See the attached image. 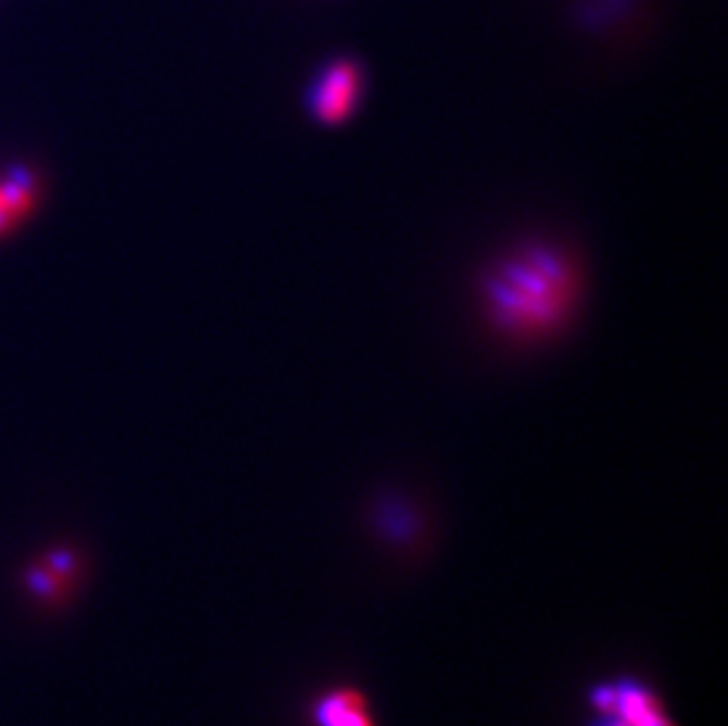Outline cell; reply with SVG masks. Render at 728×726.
Masks as SVG:
<instances>
[{"label": "cell", "mask_w": 728, "mask_h": 726, "mask_svg": "<svg viewBox=\"0 0 728 726\" xmlns=\"http://www.w3.org/2000/svg\"><path fill=\"white\" fill-rule=\"evenodd\" d=\"M578 298V274L562 250L524 246L488 272L486 314L510 338L538 340L566 324Z\"/></svg>", "instance_id": "obj_1"}, {"label": "cell", "mask_w": 728, "mask_h": 726, "mask_svg": "<svg viewBox=\"0 0 728 726\" xmlns=\"http://www.w3.org/2000/svg\"><path fill=\"white\" fill-rule=\"evenodd\" d=\"M590 703L599 715L592 726H675L657 696L637 679L597 684Z\"/></svg>", "instance_id": "obj_2"}, {"label": "cell", "mask_w": 728, "mask_h": 726, "mask_svg": "<svg viewBox=\"0 0 728 726\" xmlns=\"http://www.w3.org/2000/svg\"><path fill=\"white\" fill-rule=\"evenodd\" d=\"M361 78L363 76L354 62H330L316 76L310 97H306L312 116L324 125H340L349 116H354L363 88Z\"/></svg>", "instance_id": "obj_3"}, {"label": "cell", "mask_w": 728, "mask_h": 726, "mask_svg": "<svg viewBox=\"0 0 728 726\" xmlns=\"http://www.w3.org/2000/svg\"><path fill=\"white\" fill-rule=\"evenodd\" d=\"M316 726H375L368 698L356 689L340 687L321 696L314 705Z\"/></svg>", "instance_id": "obj_4"}, {"label": "cell", "mask_w": 728, "mask_h": 726, "mask_svg": "<svg viewBox=\"0 0 728 726\" xmlns=\"http://www.w3.org/2000/svg\"><path fill=\"white\" fill-rule=\"evenodd\" d=\"M34 182L26 173H12L0 179V234L12 229L32 211Z\"/></svg>", "instance_id": "obj_5"}]
</instances>
